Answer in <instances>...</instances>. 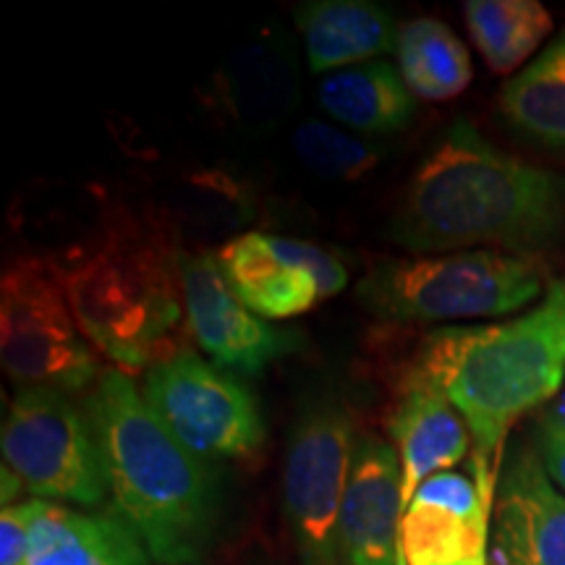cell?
I'll list each match as a JSON object with an SVG mask.
<instances>
[{
  "label": "cell",
  "mask_w": 565,
  "mask_h": 565,
  "mask_svg": "<svg viewBox=\"0 0 565 565\" xmlns=\"http://www.w3.org/2000/svg\"><path fill=\"white\" fill-rule=\"evenodd\" d=\"M183 312L189 333L221 370L259 374L282 353L296 349V338L273 328L242 303L225 280L217 254H179Z\"/></svg>",
  "instance_id": "8fae6325"
},
{
  "label": "cell",
  "mask_w": 565,
  "mask_h": 565,
  "mask_svg": "<svg viewBox=\"0 0 565 565\" xmlns=\"http://www.w3.org/2000/svg\"><path fill=\"white\" fill-rule=\"evenodd\" d=\"M296 26L315 74H333L395 51L401 30L385 6L370 0H312L296 9Z\"/></svg>",
  "instance_id": "e0dca14e"
},
{
  "label": "cell",
  "mask_w": 565,
  "mask_h": 565,
  "mask_svg": "<svg viewBox=\"0 0 565 565\" xmlns=\"http://www.w3.org/2000/svg\"><path fill=\"white\" fill-rule=\"evenodd\" d=\"M141 395L171 433L204 461L259 454L265 422L257 398L200 353L175 349L145 374Z\"/></svg>",
  "instance_id": "ba28073f"
},
{
  "label": "cell",
  "mask_w": 565,
  "mask_h": 565,
  "mask_svg": "<svg viewBox=\"0 0 565 565\" xmlns=\"http://www.w3.org/2000/svg\"><path fill=\"white\" fill-rule=\"evenodd\" d=\"M401 380L427 383L448 395L471 429V461L498 475L500 450L513 424L563 387L565 275L515 320L429 333Z\"/></svg>",
  "instance_id": "3957f363"
},
{
  "label": "cell",
  "mask_w": 565,
  "mask_h": 565,
  "mask_svg": "<svg viewBox=\"0 0 565 565\" xmlns=\"http://www.w3.org/2000/svg\"><path fill=\"white\" fill-rule=\"evenodd\" d=\"M542 267L494 249L380 263L356 301L385 322H458L500 317L540 299Z\"/></svg>",
  "instance_id": "5b68a950"
},
{
  "label": "cell",
  "mask_w": 565,
  "mask_h": 565,
  "mask_svg": "<svg viewBox=\"0 0 565 565\" xmlns=\"http://www.w3.org/2000/svg\"><path fill=\"white\" fill-rule=\"evenodd\" d=\"M179 254L158 228L129 221L68 263H53L89 345L126 370L173 353L166 345L186 315Z\"/></svg>",
  "instance_id": "277c9868"
},
{
  "label": "cell",
  "mask_w": 565,
  "mask_h": 565,
  "mask_svg": "<svg viewBox=\"0 0 565 565\" xmlns=\"http://www.w3.org/2000/svg\"><path fill=\"white\" fill-rule=\"evenodd\" d=\"M401 461L393 445L374 435L356 440L338 519V561L343 565H401Z\"/></svg>",
  "instance_id": "5bb4252c"
},
{
  "label": "cell",
  "mask_w": 565,
  "mask_h": 565,
  "mask_svg": "<svg viewBox=\"0 0 565 565\" xmlns=\"http://www.w3.org/2000/svg\"><path fill=\"white\" fill-rule=\"evenodd\" d=\"M3 466L51 503L100 505L108 492L100 443L87 412L53 387H19L0 435Z\"/></svg>",
  "instance_id": "52a82bcc"
},
{
  "label": "cell",
  "mask_w": 565,
  "mask_h": 565,
  "mask_svg": "<svg viewBox=\"0 0 565 565\" xmlns=\"http://www.w3.org/2000/svg\"><path fill=\"white\" fill-rule=\"evenodd\" d=\"M0 359L19 387L74 393L100 374V362L76 324L53 263L21 259L6 267L0 280Z\"/></svg>",
  "instance_id": "8992f818"
},
{
  "label": "cell",
  "mask_w": 565,
  "mask_h": 565,
  "mask_svg": "<svg viewBox=\"0 0 565 565\" xmlns=\"http://www.w3.org/2000/svg\"><path fill=\"white\" fill-rule=\"evenodd\" d=\"M353 416L335 395H320L299 414L282 466V503L301 565H338V519L349 487Z\"/></svg>",
  "instance_id": "9c48e42d"
},
{
  "label": "cell",
  "mask_w": 565,
  "mask_h": 565,
  "mask_svg": "<svg viewBox=\"0 0 565 565\" xmlns=\"http://www.w3.org/2000/svg\"><path fill=\"white\" fill-rule=\"evenodd\" d=\"M139 534L113 513H79L40 500L24 565H150Z\"/></svg>",
  "instance_id": "2e32d148"
},
{
  "label": "cell",
  "mask_w": 565,
  "mask_h": 565,
  "mask_svg": "<svg viewBox=\"0 0 565 565\" xmlns=\"http://www.w3.org/2000/svg\"><path fill=\"white\" fill-rule=\"evenodd\" d=\"M215 97L228 118L246 131H270L299 100L296 66L286 45L259 40L231 55L215 74Z\"/></svg>",
  "instance_id": "ac0fdd59"
},
{
  "label": "cell",
  "mask_w": 565,
  "mask_h": 565,
  "mask_svg": "<svg viewBox=\"0 0 565 565\" xmlns=\"http://www.w3.org/2000/svg\"><path fill=\"white\" fill-rule=\"evenodd\" d=\"M545 422L555 424V427H565V393L561 395V398H557V404L550 408Z\"/></svg>",
  "instance_id": "484cf974"
},
{
  "label": "cell",
  "mask_w": 565,
  "mask_h": 565,
  "mask_svg": "<svg viewBox=\"0 0 565 565\" xmlns=\"http://www.w3.org/2000/svg\"><path fill=\"white\" fill-rule=\"evenodd\" d=\"M494 492L461 471L429 477L401 515V565H490Z\"/></svg>",
  "instance_id": "7c38bea8"
},
{
  "label": "cell",
  "mask_w": 565,
  "mask_h": 565,
  "mask_svg": "<svg viewBox=\"0 0 565 565\" xmlns=\"http://www.w3.org/2000/svg\"><path fill=\"white\" fill-rule=\"evenodd\" d=\"M494 565H565V492L534 450L505 466L492 508Z\"/></svg>",
  "instance_id": "4fadbf2b"
},
{
  "label": "cell",
  "mask_w": 565,
  "mask_h": 565,
  "mask_svg": "<svg viewBox=\"0 0 565 565\" xmlns=\"http://www.w3.org/2000/svg\"><path fill=\"white\" fill-rule=\"evenodd\" d=\"M395 55L406 87L422 100H450L475 76L466 45L437 19L422 17L401 26Z\"/></svg>",
  "instance_id": "ffe728a7"
},
{
  "label": "cell",
  "mask_w": 565,
  "mask_h": 565,
  "mask_svg": "<svg viewBox=\"0 0 565 565\" xmlns=\"http://www.w3.org/2000/svg\"><path fill=\"white\" fill-rule=\"evenodd\" d=\"M463 19L484 63L498 74L519 68L553 32V17L536 0H469Z\"/></svg>",
  "instance_id": "7402d4cb"
},
{
  "label": "cell",
  "mask_w": 565,
  "mask_h": 565,
  "mask_svg": "<svg viewBox=\"0 0 565 565\" xmlns=\"http://www.w3.org/2000/svg\"><path fill=\"white\" fill-rule=\"evenodd\" d=\"M294 150L309 171L338 181L364 179L385 158L383 145L359 139L324 121H303L294 131Z\"/></svg>",
  "instance_id": "603a6c76"
},
{
  "label": "cell",
  "mask_w": 565,
  "mask_h": 565,
  "mask_svg": "<svg viewBox=\"0 0 565 565\" xmlns=\"http://www.w3.org/2000/svg\"><path fill=\"white\" fill-rule=\"evenodd\" d=\"M500 108L529 139L565 150V34L505 84Z\"/></svg>",
  "instance_id": "44dd1931"
},
{
  "label": "cell",
  "mask_w": 565,
  "mask_h": 565,
  "mask_svg": "<svg viewBox=\"0 0 565 565\" xmlns=\"http://www.w3.org/2000/svg\"><path fill=\"white\" fill-rule=\"evenodd\" d=\"M40 498L6 505L0 511V565H24L32 550Z\"/></svg>",
  "instance_id": "cb8c5ba5"
},
{
  "label": "cell",
  "mask_w": 565,
  "mask_h": 565,
  "mask_svg": "<svg viewBox=\"0 0 565 565\" xmlns=\"http://www.w3.org/2000/svg\"><path fill=\"white\" fill-rule=\"evenodd\" d=\"M387 433L398 450L404 511L429 477L454 471L471 445L469 424L448 395L416 380H398Z\"/></svg>",
  "instance_id": "9a60e30c"
},
{
  "label": "cell",
  "mask_w": 565,
  "mask_h": 565,
  "mask_svg": "<svg viewBox=\"0 0 565 565\" xmlns=\"http://www.w3.org/2000/svg\"><path fill=\"white\" fill-rule=\"evenodd\" d=\"M317 103L338 124L372 137L406 129L416 113V97L404 76L385 61L359 63L328 74L317 87Z\"/></svg>",
  "instance_id": "d6986e66"
},
{
  "label": "cell",
  "mask_w": 565,
  "mask_h": 565,
  "mask_svg": "<svg viewBox=\"0 0 565 565\" xmlns=\"http://www.w3.org/2000/svg\"><path fill=\"white\" fill-rule=\"evenodd\" d=\"M217 263L242 303L263 320H288L341 294L349 270L335 252L275 233H244L217 252Z\"/></svg>",
  "instance_id": "30bf717a"
},
{
  "label": "cell",
  "mask_w": 565,
  "mask_h": 565,
  "mask_svg": "<svg viewBox=\"0 0 565 565\" xmlns=\"http://www.w3.org/2000/svg\"><path fill=\"white\" fill-rule=\"evenodd\" d=\"M87 414L116 513L158 565L200 561L217 521V479L210 461L162 424L121 370L100 374Z\"/></svg>",
  "instance_id": "7a4b0ae2"
},
{
  "label": "cell",
  "mask_w": 565,
  "mask_h": 565,
  "mask_svg": "<svg viewBox=\"0 0 565 565\" xmlns=\"http://www.w3.org/2000/svg\"><path fill=\"white\" fill-rule=\"evenodd\" d=\"M563 228V175L511 158L458 121L416 168L387 233L414 254L482 246L526 257L553 246Z\"/></svg>",
  "instance_id": "6da1fadb"
},
{
  "label": "cell",
  "mask_w": 565,
  "mask_h": 565,
  "mask_svg": "<svg viewBox=\"0 0 565 565\" xmlns=\"http://www.w3.org/2000/svg\"><path fill=\"white\" fill-rule=\"evenodd\" d=\"M540 458L545 463L547 475L565 492V427L542 422L540 437Z\"/></svg>",
  "instance_id": "d4e9b609"
}]
</instances>
